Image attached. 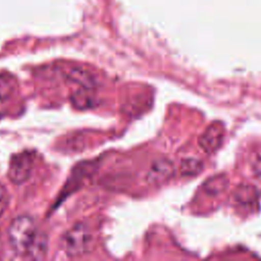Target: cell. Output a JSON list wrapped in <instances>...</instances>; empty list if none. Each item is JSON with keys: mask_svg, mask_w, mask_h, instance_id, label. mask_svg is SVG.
I'll use <instances>...</instances> for the list:
<instances>
[{"mask_svg": "<svg viewBox=\"0 0 261 261\" xmlns=\"http://www.w3.org/2000/svg\"><path fill=\"white\" fill-rule=\"evenodd\" d=\"M37 231L36 222L33 217L29 215L15 217L8 227V242L13 252L24 256Z\"/></svg>", "mask_w": 261, "mask_h": 261, "instance_id": "6da1fadb", "label": "cell"}, {"mask_svg": "<svg viewBox=\"0 0 261 261\" xmlns=\"http://www.w3.org/2000/svg\"><path fill=\"white\" fill-rule=\"evenodd\" d=\"M93 237L85 223H76L61 238V248L68 257H77L86 254L92 245Z\"/></svg>", "mask_w": 261, "mask_h": 261, "instance_id": "7a4b0ae2", "label": "cell"}, {"mask_svg": "<svg viewBox=\"0 0 261 261\" xmlns=\"http://www.w3.org/2000/svg\"><path fill=\"white\" fill-rule=\"evenodd\" d=\"M34 166V155L32 152L22 151L14 154L9 163L8 177L15 185H21L29 179Z\"/></svg>", "mask_w": 261, "mask_h": 261, "instance_id": "3957f363", "label": "cell"}, {"mask_svg": "<svg viewBox=\"0 0 261 261\" xmlns=\"http://www.w3.org/2000/svg\"><path fill=\"white\" fill-rule=\"evenodd\" d=\"M224 138V126L220 122H213L201 135L199 145L207 153L215 152L222 144Z\"/></svg>", "mask_w": 261, "mask_h": 261, "instance_id": "277c9868", "label": "cell"}, {"mask_svg": "<svg viewBox=\"0 0 261 261\" xmlns=\"http://www.w3.org/2000/svg\"><path fill=\"white\" fill-rule=\"evenodd\" d=\"M175 172L173 163L166 158L154 161L147 173V180L152 185H162L170 179Z\"/></svg>", "mask_w": 261, "mask_h": 261, "instance_id": "5b68a950", "label": "cell"}, {"mask_svg": "<svg viewBox=\"0 0 261 261\" xmlns=\"http://www.w3.org/2000/svg\"><path fill=\"white\" fill-rule=\"evenodd\" d=\"M48 250V238L44 232L37 231L33 242L29 246L25 255L23 257H27L29 259L33 260H41L43 259Z\"/></svg>", "mask_w": 261, "mask_h": 261, "instance_id": "8992f818", "label": "cell"}, {"mask_svg": "<svg viewBox=\"0 0 261 261\" xmlns=\"http://www.w3.org/2000/svg\"><path fill=\"white\" fill-rule=\"evenodd\" d=\"M67 77L72 83L81 86L83 89L92 90L96 87V80L94 75L86 69L73 67L67 72Z\"/></svg>", "mask_w": 261, "mask_h": 261, "instance_id": "52a82bcc", "label": "cell"}, {"mask_svg": "<svg viewBox=\"0 0 261 261\" xmlns=\"http://www.w3.org/2000/svg\"><path fill=\"white\" fill-rule=\"evenodd\" d=\"M258 192L250 185L240 186L234 192V199L241 204H252L257 201Z\"/></svg>", "mask_w": 261, "mask_h": 261, "instance_id": "ba28073f", "label": "cell"}, {"mask_svg": "<svg viewBox=\"0 0 261 261\" xmlns=\"http://www.w3.org/2000/svg\"><path fill=\"white\" fill-rule=\"evenodd\" d=\"M16 81L10 74H0V102L7 100L15 91Z\"/></svg>", "mask_w": 261, "mask_h": 261, "instance_id": "9c48e42d", "label": "cell"}, {"mask_svg": "<svg viewBox=\"0 0 261 261\" xmlns=\"http://www.w3.org/2000/svg\"><path fill=\"white\" fill-rule=\"evenodd\" d=\"M203 163L196 158H186L180 163V172L184 175H196L201 172Z\"/></svg>", "mask_w": 261, "mask_h": 261, "instance_id": "30bf717a", "label": "cell"}, {"mask_svg": "<svg viewBox=\"0 0 261 261\" xmlns=\"http://www.w3.org/2000/svg\"><path fill=\"white\" fill-rule=\"evenodd\" d=\"M227 185V179L224 178L222 175H215L211 178H209L205 182V190L209 194H219L222 192Z\"/></svg>", "mask_w": 261, "mask_h": 261, "instance_id": "8fae6325", "label": "cell"}, {"mask_svg": "<svg viewBox=\"0 0 261 261\" xmlns=\"http://www.w3.org/2000/svg\"><path fill=\"white\" fill-rule=\"evenodd\" d=\"M86 91L87 90L84 89V92H77L72 96L71 100L75 107L84 109V108L90 107L92 105V98L89 94L86 93Z\"/></svg>", "mask_w": 261, "mask_h": 261, "instance_id": "7c38bea8", "label": "cell"}, {"mask_svg": "<svg viewBox=\"0 0 261 261\" xmlns=\"http://www.w3.org/2000/svg\"><path fill=\"white\" fill-rule=\"evenodd\" d=\"M8 201H9L8 193L4 188V186L0 184V217L3 215L4 211L6 210L8 206Z\"/></svg>", "mask_w": 261, "mask_h": 261, "instance_id": "4fadbf2b", "label": "cell"}, {"mask_svg": "<svg viewBox=\"0 0 261 261\" xmlns=\"http://www.w3.org/2000/svg\"><path fill=\"white\" fill-rule=\"evenodd\" d=\"M253 172L254 174L261 180V157L257 158L253 164Z\"/></svg>", "mask_w": 261, "mask_h": 261, "instance_id": "5bb4252c", "label": "cell"}]
</instances>
